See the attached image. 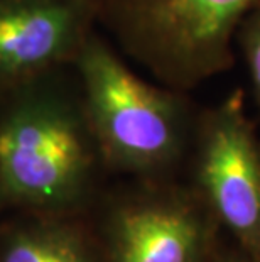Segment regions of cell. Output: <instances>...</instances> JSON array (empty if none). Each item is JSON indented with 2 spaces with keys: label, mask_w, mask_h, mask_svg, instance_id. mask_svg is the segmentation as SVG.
Listing matches in <instances>:
<instances>
[{
  "label": "cell",
  "mask_w": 260,
  "mask_h": 262,
  "mask_svg": "<svg viewBox=\"0 0 260 262\" xmlns=\"http://www.w3.org/2000/svg\"><path fill=\"white\" fill-rule=\"evenodd\" d=\"M218 228L195 188L166 180L115 198L103 224L112 262H208Z\"/></svg>",
  "instance_id": "cell-5"
},
{
  "label": "cell",
  "mask_w": 260,
  "mask_h": 262,
  "mask_svg": "<svg viewBox=\"0 0 260 262\" xmlns=\"http://www.w3.org/2000/svg\"><path fill=\"white\" fill-rule=\"evenodd\" d=\"M235 41L239 42L243 61L247 64L253 102L260 115V0L240 22Z\"/></svg>",
  "instance_id": "cell-8"
},
{
  "label": "cell",
  "mask_w": 260,
  "mask_h": 262,
  "mask_svg": "<svg viewBox=\"0 0 260 262\" xmlns=\"http://www.w3.org/2000/svg\"><path fill=\"white\" fill-rule=\"evenodd\" d=\"M73 71L105 168L162 181L184 161L200 114L190 92L144 80L98 31Z\"/></svg>",
  "instance_id": "cell-2"
},
{
  "label": "cell",
  "mask_w": 260,
  "mask_h": 262,
  "mask_svg": "<svg viewBox=\"0 0 260 262\" xmlns=\"http://www.w3.org/2000/svg\"><path fill=\"white\" fill-rule=\"evenodd\" d=\"M36 215L9 228L0 245V262H97L80 225L68 215Z\"/></svg>",
  "instance_id": "cell-7"
},
{
  "label": "cell",
  "mask_w": 260,
  "mask_h": 262,
  "mask_svg": "<svg viewBox=\"0 0 260 262\" xmlns=\"http://www.w3.org/2000/svg\"><path fill=\"white\" fill-rule=\"evenodd\" d=\"M98 26V0H0V97L73 66Z\"/></svg>",
  "instance_id": "cell-6"
},
{
  "label": "cell",
  "mask_w": 260,
  "mask_h": 262,
  "mask_svg": "<svg viewBox=\"0 0 260 262\" xmlns=\"http://www.w3.org/2000/svg\"><path fill=\"white\" fill-rule=\"evenodd\" d=\"M105 168L73 66L0 97V206L69 215Z\"/></svg>",
  "instance_id": "cell-1"
},
{
  "label": "cell",
  "mask_w": 260,
  "mask_h": 262,
  "mask_svg": "<svg viewBox=\"0 0 260 262\" xmlns=\"http://www.w3.org/2000/svg\"><path fill=\"white\" fill-rule=\"evenodd\" d=\"M190 152L195 191L237 249L260 262V137L242 88L200 108Z\"/></svg>",
  "instance_id": "cell-4"
},
{
  "label": "cell",
  "mask_w": 260,
  "mask_h": 262,
  "mask_svg": "<svg viewBox=\"0 0 260 262\" xmlns=\"http://www.w3.org/2000/svg\"><path fill=\"white\" fill-rule=\"evenodd\" d=\"M213 262H253L248 255H245L242 252L240 249H233V250H228L225 254H220L218 257H215Z\"/></svg>",
  "instance_id": "cell-9"
},
{
  "label": "cell",
  "mask_w": 260,
  "mask_h": 262,
  "mask_svg": "<svg viewBox=\"0 0 260 262\" xmlns=\"http://www.w3.org/2000/svg\"><path fill=\"white\" fill-rule=\"evenodd\" d=\"M257 2L98 0V26L159 83L191 92L233 66L237 31Z\"/></svg>",
  "instance_id": "cell-3"
}]
</instances>
